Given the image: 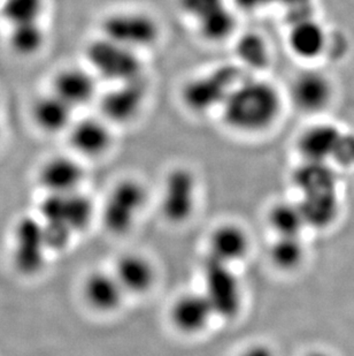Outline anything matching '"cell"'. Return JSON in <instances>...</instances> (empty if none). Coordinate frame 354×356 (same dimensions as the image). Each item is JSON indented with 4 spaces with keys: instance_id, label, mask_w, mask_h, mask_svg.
Segmentation results:
<instances>
[{
    "instance_id": "6da1fadb",
    "label": "cell",
    "mask_w": 354,
    "mask_h": 356,
    "mask_svg": "<svg viewBox=\"0 0 354 356\" xmlns=\"http://www.w3.org/2000/svg\"><path fill=\"white\" fill-rule=\"evenodd\" d=\"M282 112L278 88L262 79L243 78L231 90L221 115L224 124L243 134H258L274 126Z\"/></svg>"
},
{
    "instance_id": "7a4b0ae2",
    "label": "cell",
    "mask_w": 354,
    "mask_h": 356,
    "mask_svg": "<svg viewBox=\"0 0 354 356\" xmlns=\"http://www.w3.org/2000/svg\"><path fill=\"white\" fill-rule=\"evenodd\" d=\"M37 216L43 222L52 250H60L89 227L94 217V205L81 191L47 194Z\"/></svg>"
},
{
    "instance_id": "3957f363",
    "label": "cell",
    "mask_w": 354,
    "mask_h": 356,
    "mask_svg": "<svg viewBox=\"0 0 354 356\" xmlns=\"http://www.w3.org/2000/svg\"><path fill=\"white\" fill-rule=\"evenodd\" d=\"M244 78L235 65L217 66L212 71L190 79L180 91V98L189 111L205 115L224 105L235 86Z\"/></svg>"
},
{
    "instance_id": "277c9868",
    "label": "cell",
    "mask_w": 354,
    "mask_h": 356,
    "mask_svg": "<svg viewBox=\"0 0 354 356\" xmlns=\"http://www.w3.org/2000/svg\"><path fill=\"white\" fill-rule=\"evenodd\" d=\"M87 60L96 76L110 83H124L143 79L140 52L101 36L87 47Z\"/></svg>"
},
{
    "instance_id": "5b68a950",
    "label": "cell",
    "mask_w": 354,
    "mask_h": 356,
    "mask_svg": "<svg viewBox=\"0 0 354 356\" xmlns=\"http://www.w3.org/2000/svg\"><path fill=\"white\" fill-rule=\"evenodd\" d=\"M147 203L145 186L136 179L117 182L101 209V222L114 236H124L134 227Z\"/></svg>"
},
{
    "instance_id": "8992f818",
    "label": "cell",
    "mask_w": 354,
    "mask_h": 356,
    "mask_svg": "<svg viewBox=\"0 0 354 356\" xmlns=\"http://www.w3.org/2000/svg\"><path fill=\"white\" fill-rule=\"evenodd\" d=\"M50 240L38 216H24L13 231L12 259L15 269L24 276H35L47 266Z\"/></svg>"
},
{
    "instance_id": "52a82bcc",
    "label": "cell",
    "mask_w": 354,
    "mask_h": 356,
    "mask_svg": "<svg viewBox=\"0 0 354 356\" xmlns=\"http://www.w3.org/2000/svg\"><path fill=\"white\" fill-rule=\"evenodd\" d=\"M160 35L158 21L141 10L115 12L101 22V36L136 52L153 47Z\"/></svg>"
},
{
    "instance_id": "ba28073f",
    "label": "cell",
    "mask_w": 354,
    "mask_h": 356,
    "mask_svg": "<svg viewBox=\"0 0 354 356\" xmlns=\"http://www.w3.org/2000/svg\"><path fill=\"white\" fill-rule=\"evenodd\" d=\"M233 266L206 257L203 266L205 296H208L217 317L233 319L241 313L243 289Z\"/></svg>"
},
{
    "instance_id": "9c48e42d",
    "label": "cell",
    "mask_w": 354,
    "mask_h": 356,
    "mask_svg": "<svg viewBox=\"0 0 354 356\" xmlns=\"http://www.w3.org/2000/svg\"><path fill=\"white\" fill-rule=\"evenodd\" d=\"M197 177L184 166L168 172L161 193L160 210L171 224H182L191 218L197 208Z\"/></svg>"
},
{
    "instance_id": "30bf717a",
    "label": "cell",
    "mask_w": 354,
    "mask_h": 356,
    "mask_svg": "<svg viewBox=\"0 0 354 356\" xmlns=\"http://www.w3.org/2000/svg\"><path fill=\"white\" fill-rule=\"evenodd\" d=\"M334 96V84L323 72L318 70L301 72L291 83V102L297 110L306 115L327 111Z\"/></svg>"
},
{
    "instance_id": "8fae6325",
    "label": "cell",
    "mask_w": 354,
    "mask_h": 356,
    "mask_svg": "<svg viewBox=\"0 0 354 356\" xmlns=\"http://www.w3.org/2000/svg\"><path fill=\"white\" fill-rule=\"evenodd\" d=\"M144 79L113 84L101 98V111L107 122L128 124L137 118L146 99Z\"/></svg>"
},
{
    "instance_id": "7c38bea8",
    "label": "cell",
    "mask_w": 354,
    "mask_h": 356,
    "mask_svg": "<svg viewBox=\"0 0 354 356\" xmlns=\"http://www.w3.org/2000/svg\"><path fill=\"white\" fill-rule=\"evenodd\" d=\"M169 317L177 331L197 334L206 330L217 315L204 292H189L175 300Z\"/></svg>"
},
{
    "instance_id": "4fadbf2b",
    "label": "cell",
    "mask_w": 354,
    "mask_h": 356,
    "mask_svg": "<svg viewBox=\"0 0 354 356\" xmlns=\"http://www.w3.org/2000/svg\"><path fill=\"white\" fill-rule=\"evenodd\" d=\"M83 180V166L71 156L51 157L40 166L38 172V181L47 194L77 192Z\"/></svg>"
},
{
    "instance_id": "5bb4252c",
    "label": "cell",
    "mask_w": 354,
    "mask_h": 356,
    "mask_svg": "<svg viewBox=\"0 0 354 356\" xmlns=\"http://www.w3.org/2000/svg\"><path fill=\"white\" fill-rule=\"evenodd\" d=\"M84 301L91 309L97 313L110 314L120 308L124 302V287L117 280L113 271L97 270L89 273L82 286Z\"/></svg>"
},
{
    "instance_id": "9a60e30c",
    "label": "cell",
    "mask_w": 354,
    "mask_h": 356,
    "mask_svg": "<svg viewBox=\"0 0 354 356\" xmlns=\"http://www.w3.org/2000/svg\"><path fill=\"white\" fill-rule=\"evenodd\" d=\"M69 131V142L74 150L85 157H99L110 148L113 136L104 118H87L74 121Z\"/></svg>"
},
{
    "instance_id": "2e32d148",
    "label": "cell",
    "mask_w": 354,
    "mask_h": 356,
    "mask_svg": "<svg viewBox=\"0 0 354 356\" xmlns=\"http://www.w3.org/2000/svg\"><path fill=\"white\" fill-rule=\"evenodd\" d=\"M248 234L242 226L226 222L213 229L208 238V257L234 266L246 257L250 250Z\"/></svg>"
},
{
    "instance_id": "e0dca14e",
    "label": "cell",
    "mask_w": 354,
    "mask_h": 356,
    "mask_svg": "<svg viewBox=\"0 0 354 356\" xmlns=\"http://www.w3.org/2000/svg\"><path fill=\"white\" fill-rule=\"evenodd\" d=\"M52 92L76 108L94 101L97 92V79L92 71L81 67L65 68L58 72Z\"/></svg>"
},
{
    "instance_id": "ac0fdd59",
    "label": "cell",
    "mask_w": 354,
    "mask_h": 356,
    "mask_svg": "<svg viewBox=\"0 0 354 356\" xmlns=\"http://www.w3.org/2000/svg\"><path fill=\"white\" fill-rule=\"evenodd\" d=\"M329 35L314 17L290 24L287 44L296 57L314 60L328 50Z\"/></svg>"
},
{
    "instance_id": "d6986e66",
    "label": "cell",
    "mask_w": 354,
    "mask_h": 356,
    "mask_svg": "<svg viewBox=\"0 0 354 356\" xmlns=\"http://www.w3.org/2000/svg\"><path fill=\"white\" fill-rule=\"evenodd\" d=\"M342 133L341 128L331 122L312 124L298 136V152L303 161L329 163Z\"/></svg>"
},
{
    "instance_id": "ffe728a7",
    "label": "cell",
    "mask_w": 354,
    "mask_h": 356,
    "mask_svg": "<svg viewBox=\"0 0 354 356\" xmlns=\"http://www.w3.org/2000/svg\"><path fill=\"white\" fill-rule=\"evenodd\" d=\"M114 275L127 294L141 296L152 289L155 282L153 264L141 254H124L117 259Z\"/></svg>"
},
{
    "instance_id": "44dd1931",
    "label": "cell",
    "mask_w": 354,
    "mask_h": 356,
    "mask_svg": "<svg viewBox=\"0 0 354 356\" xmlns=\"http://www.w3.org/2000/svg\"><path fill=\"white\" fill-rule=\"evenodd\" d=\"M74 111L75 108L67 102L51 92L35 102L31 115L37 127L49 134H56L71 128L74 122Z\"/></svg>"
},
{
    "instance_id": "7402d4cb",
    "label": "cell",
    "mask_w": 354,
    "mask_h": 356,
    "mask_svg": "<svg viewBox=\"0 0 354 356\" xmlns=\"http://www.w3.org/2000/svg\"><path fill=\"white\" fill-rule=\"evenodd\" d=\"M296 188L303 194L335 191L336 175L329 163L303 161L292 175Z\"/></svg>"
},
{
    "instance_id": "603a6c76",
    "label": "cell",
    "mask_w": 354,
    "mask_h": 356,
    "mask_svg": "<svg viewBox=\"0 0 354 356\" xmlns=\"http://www.w3.org/2000/svg\"><path fill=\"white\" fill-rule=\"evenodd\" d=\"M298 203L307 227H327L337 217L338 201L335 191L303 194Z\"/></svg>"
},
{
    "instance_id": "cb8c5ba5",
    "label": "cell",
    "mask_w": 354,
    "mask_h": 356,
    "mask_svg": "<svg viewBox=\"0 0 354 356\" xmlns=\"http://www.w3.org/2000/svg\"><path fill=\"white\" fill-rule=\"evenodd\" d=\"M268 222L276 236H301L307 227L298 201L278 202L268 212Z\"/></svg>"
},
{
    "instance_id": "d4e9b609",
    "label": "cell",
    "mask_w": 354,
    "mask_h": 356,
    "mask_svg": "<svg viewBox=\"0 0 354 356\" xmlns=\"http://www.w3.org/2000/svg\"><path fill=\"white\" fill-rule=\"evenodd\" d=\"M235 51L242 65L253 71H261L271 64V47L259 33L250 31L242 35Z\"/></svg>"
},
{
    "instance_id": "484cf974",
    "label": "cell",
    "mask_w": 354,
    "mask_h": 356,
    "mask_svg": "<svg viewBox=\"0 0 354 356\" xmlns=\"http://www.w3.org/2000/svg\"><path fill=\"white\" fill-rule=\"evenodd\" d=\"M201 38L210 43H221L234 35L237 19L234 12L224 5L196 22Z\"/></svg>"
},
{
    "instance_id": "4316f807",
    "label": "cell",
    "mask_w": 354,
    "mask_h": 356,
    "mask_svg": "<svg viewBox=\"0 0 354 356\" xmlns=\"http://www.w3.org/2000/svg\"><path fill=\"white\" fill-rule=\"evenodd\" d=\"M47 34L40 21L10 26L8 43L14 54L33 56L43 47Z\"/></svg>"
},
{
    "instance_id": "83f0119b",
    "label": "cell",
    "mask_w": 354,
    "mask_h": 356,
    "mask_svg": "<svg viewBox=\"0 0 354 356\" xmlns=\"http://www.w3.org/2000/svg\"><path fill=\"white\" fill-rule=\"evenodd\" d=\"M269 257L273 264L283 271H292L305 259V247L301 236H278L271 243Z\"/></svg>"
},
{
    "instance_id": "f1b7e54d",
    "label": "cell",
    "mask_w": 354,
    "mask_h": 356,
    "mask_svg": "<svg viewBox=\"0 0 354 356\" xmlns=\"http://www.w3.org/2000/svg\"><path fill=\"white\" fill-rule=\"evenodd\" d=\"M0 10L10 26L36 22L43 17L45 0H3Z\"/></svg>"
},
{
    "instance_id": "f546056e",
    "label": "cell",
    "mask_w": 354,
    "mask_h": 356,
    "mask_svg": "<svg viewBox=\"0 0 354 356\" xmlns=\"http://www.w3.org/2000/svg\"><path fill=\"white\" fill-rule=\"evenodd\" d=\"M224 5V0H178L180 10L196 22Z\"/></svg>"
},
{
    "instance_id": "4dcf8cb0",
    "label": "cell",
    "mask_w": 354,
    "mask_h": 356,
    "mask_svg": "<svg viewBox=\"0 0 354 356\" xmlns=\"http://www.w3.org/2000/svg\"><path fill=\"white\" fill-rule=\"evenodd\" d=\"M331 161L342 168L354 166V133L343 131Z\"/></svg>"
},
{
    "instance_id": "1f68e13d",
    "label": "cell",
    "mask_w": 354,
    "mask_h": 356,
    "mask_svg": "<svg viewBox=\"0 0 354 356\" xmlns=\"http://www.w3.org/2000/svg\"><path fill=\"white\" fill-rule=\"evenodd\" d=\"M285 7L289 24L313 17V0H278Z\"/></svg>"
},
{
    "instance_id": "d6a6232c",
    "label": "cell",
    "mask_w": 354,
    "mask_h": 356,
    "mask_svg": "<svg viewBox=\"0 0 354 356\" xmlns=\"http://www.w3.org/2000/svg\"><path fill=\"white\" fill-rule=\"evenodd\" d=\"M235 3L245 12H255L278 3V0H235Z\"/></svg>"
},
{
    "instance_id": "836d02e7",
    "label": "cell",
    "mask_w": 354,
    "mask_h": 356,
    "mask_svg": "<svg viewBox=\"0 0 354 356\" xmlns=\"http://www.w3.org/2000/svg\"><path fill=\"white\" fill-rule=\"evenodd\" d=\"M237 356H275L274 350L266 343H257L245 347Z\"/></svg>"
},
{
    "instance_id": "e575fe53",
    "label": "cell",
    "mask_w": 354,
    "mask_h": 356,
    "mask_svg": "<svg viewBox=\"0 0 354 356\" xmlns=\"http://www.w3.org/2000/svg\"><path fill=\"white\" fill-rule=\"evenodd\" d=\"M305 356H330L329 354L326 353L323 350H311L308 352Z\"/></svg>"
},
{
    "instance_id": "d590c367",
    "label": "cell",
    "mask_w": 354,
    "mask_h": 356,
    "mask_svg": "<svg viewBox=\"0 0 354 356\" xmlns=\"http://www.w3.org/2000/svg\"><path fill=\"white\" fill-rule=\"evenodd\" d=\"M3 0H0V3H3Z\"/></svg>"
}]
</instances>
